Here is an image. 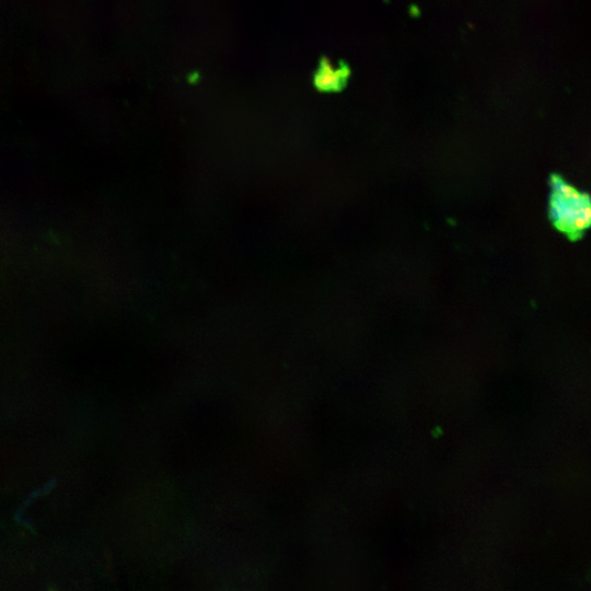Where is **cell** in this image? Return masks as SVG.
Masks as SVG:
<instances>
[{
  "instance_id": "obj_2",
  "label": "cell",
  "mask_w": 591,
  "mask_h": 591,
  "mask_svg": "<svg viewBox=\"0 0 591 591\" xmlns=\"http://www.w3.org/2000/svg\"><path fill=\"white\" fill-rule=\"evenodd\" d=\"M344 72L332 66L323 67L316 74L315 82L322 90H334L343 83Z\"/></svg>"
},
{
  "instance_id": "obj_1",
  "label": "cell",
  "mask_w": 591,
  "mask_h": 591,
  "mask_svg": "<svg viewBox=\"0 0 591 591\" xmlns=\"http://www.w3.org/2000/svg\"><path fill=\"white\" fill-rule=\"evenodd\" d=\"M549 213L558 230L578 235L591 225V199L563 179H554Z\"/></svg>"
}]
</instances>
